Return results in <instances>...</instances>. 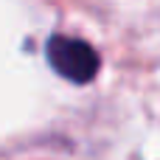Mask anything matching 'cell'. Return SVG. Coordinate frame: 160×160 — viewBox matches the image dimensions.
<instances>
[{
  "mask_svg": "<svg viewBox=\"0 0 160 160\" xmlns=\"http://www.w3.org/2000/svg\"><path fill=\"white\" fill-rule=\"evenodd\" d=\"M48 62L62 79H68L73 84L93 82L101 68V59L90 42H84L79 37H62V34L48 39Z\"/></svg>",
  "mask_w": 160,
  "mask_h": 160,
  "instance_id": "1",
  "label": "cell"
}]
</instances>
